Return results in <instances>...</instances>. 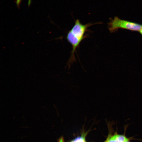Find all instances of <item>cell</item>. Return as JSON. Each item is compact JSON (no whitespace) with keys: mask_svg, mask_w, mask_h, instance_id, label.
<instances>
[{"mask_svg":"<svg viewBox=\"0 0 142 142\" xmlns=\"http://www.w3.org/2000/svg\"><path fill=\"white\" fill-rule=\"evenodd\" d=\"M94 24L89 23L83 24L78 19H77L71 29L68 32L66 39L71 44L72 48L68 61L69 64L75 60V53L76 49L82 40L87 37V36L85 34L88 31V28Z\"/></svg>","mask_w":142,"mask_h":142,"instance_id":"1","label":"cell"},{"mask_svg":"<svg viewBox=\"0 0 142 142\" xmlns=\"http://www.w3.org/2000/svg\"><path fill=\"white\" fill-rule=\"evenodd\" d=\"M108 28L111 32H113L119 28L133 31H139L142 28V25L136 23L121 20L115 17L111 19L108 23Z\"/></svg>","mask_w":142,"mask_h":142,"instance_id":"2","label":"cell"},{"mask_svg":"<svg viewBox=\"0 0 142 142\" xmlns=\"http://www.w3.org/2000/svg\"><path fill=\"white\" fill-rule=\"evenodd\" d=\"M107 138L108 142H124L128 139L124 135L116 134L109 136Z\"/></svg>","mask_w":142,"mask_h":142,"instance_id":"3","label":"cell"},{"mask_svg":"<svg viewBox=\"0 0 142 142\" xmlns=\"http://www.w3.org/2000/svg\"><path fill=\"white\" fill-rule=\"evenodd\" d=\"M21 0H17L16 3L17 6H19V5L21 2Z\"/></svg>","mask_w":142,"mask_h":142,"instance_id":"4","label":"cell"},{"mask_svg":"<svg viewBox=\"0 0 142 142\" xmlns=\"http://www.w3.org/2000/svg\"><path fill=\"white\" fill-rule=\"evenodd\" d=\"M124 142H130L129 139H128L127 140H126Z\"/></svg>","mask_w":142,"mask_h":142,"instance_id":"5","label":"cell"},{"mask_svg":"<svg viewBox=\"0 0 142 142\" xmlns=\"http://www.w3.org/2000/svg\"><path fill=\"white\" fill-rule=\"evenodd\" d=\"M140 33L141 35H142V28L140 31Z\"/></svg>","mask_w":142,"mask_h":142,"instance_id":"6","label":"cell"},{"mask_svg":"<svg viewBox=\"0 0 142 142\" xmlns=\"http://www.w3.org/2000/svg\"><path fill=\"white\" fill-rule=\"evenodd\" d=\"M104 142H108V138H107L106 140Z\"/></svg>","mask_w":142,"mask_h":142,"instance_id":"7","label":"cell"}]
</instances>
